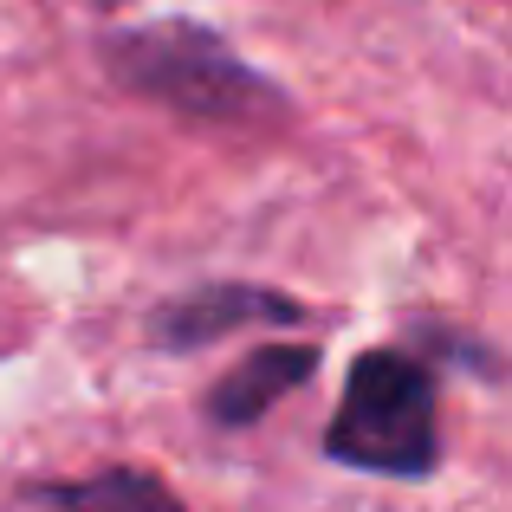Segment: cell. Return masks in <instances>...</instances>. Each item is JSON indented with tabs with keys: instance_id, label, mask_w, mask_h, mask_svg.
Returning a JSON list of instances; mask_svg holds the SVG:
<instances>
[{
	"instance_id": "277c9868",
	"label": "cell",
	"mask_w": 512,
	"mask_h": 512,
	"mask_svg": "<svg viewBox=\"0 0 512 512\" xmlns=\"http://www.w3.org/2000/svg\"><path fill=\"white\" fill-rule=\"evenodd\" d=\"M318 370V350L312 344H273V350H253L247 363H240L234 376H221V383L208 389V422L221 428H247L260 422L266 409H273L279 396H292L299 383H312Z\"/></svg>"
},
{
	"instance_id": "8992f818",
	"label": "cell",
	"mask_w": 512,
	"mask_h": 512,
	"mask_svg": "<svg viewBox=\"0 0 512 512\" xmlns=\"http://www.w3.org/2000/svg\"><path fill=\"white\" fill-rule=\"evenodd\" d=\"M78 7H130V0H78Z\"/></svg>"
},
{
	"instance_id": "5b68a950",
	"label": "cell",
	"mask_w": 512,
	"mask_h": 512,
	"mask_svg": "<svg viewBox=\"0 0 512 512\" xmlns=\"http://www.w3.org/2000/svg\"><path fill=\"white\" fill-rule=\"evenodd\" d=\"M20 512H188V506L143 467H104V474H85V480L26 487Z\"/></svg>"
},
{
	"instance_id": "6da1fadb",
	"label": "cell",
	"mask_w": 512,
	"mask_h": 512,
	"mask_svg": "<svg viewBox=\"0 0 512 512\" xmlns=\"http://www.w3.org/2000/svg\"><path fill=\"white\" fill-rule=\"evenodd\" d=\"M98 59L130 98H150L175 117H195V124H253V117L279 111V91L260 72H247L221 33L195 20H150L130 33H111Z\"/></svg>"
},
{
	"instance_id": "7a4b0ae2",
	"label": "cell",
	"mask_w": 512,
	"mask_h": 512,
	"mask_svg": "<svg viewBox=\"0 0 512 512\" xmlns=\"http://www.w3.org/2000/svg\"><path fill=\"white\" fill-rule=\"evenodd\" d=\"M325 454L357 474L422 480L441 461L435 376L409 350H363L344 383V402L325 428Z\"/></svg>"
},
{
	"instance_id": "3957f363",
	"label": "cell",
	"mask_w": 512,
	"mask_h": 512,
	"mask_svg": "<svg viewBox=\"0 0 512 512\" xmlns=\"http://www.w3.org/2000/svg\"><path fill=\"white\" fill-rule=\"evenodd\" d=\"M240 325H299V305L266 286H201L188 299H169L150 318V338L163 350H201Z\"/></svg>"
}]
</instances>
